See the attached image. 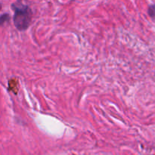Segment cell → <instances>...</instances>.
Listing matches in <instances>:
<instances>
[{"label":"cell","mask_w":155,"mask_h":155,"mask_svg":"<svg viewBox=\"0 0 155 155\" xmlns=\"http://www.w3.org/2000/svg\"><path fill=\"white\" fill-rule=\"evenodd\" d=\"M148 15L150 16V18H151L154 22H155V4L154 5H151L148 7Z\"/></svg>","instance_id":"2"},{"label":"cell","mask_w":155,"mask_h":155,"mask_svg":"<svg viewBox=\"0 0 155 155\" xmlns=\"http://www.w3.org/2000/svg\"><path fill=\"white\" fill-rule=\"evenodd\" d=\"M12 8L14 11L13 21L15 27L20 31L27 30L31 23L33 15L31 8L21 2L12 4Z\"/></svg>","instance_id":"1"}]
</instances>
